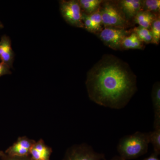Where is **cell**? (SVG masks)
I'll list each match as a JSON object with an SVG mask.
<instances>
[{
	"mask_svg": "<svg viewBox=\"0 0 160 160\" xmlns=\"http://www.w3.org/2000/svg\"><path fill=\"white\" fill-rule=\"evenodd\" d=\"M86 85L90 100L112 109L125 108L138 91L129 64L112 54L104 55L89 69Z\"/></svg>",
	"mask_w": 160,
	"mask_h": 160,
	"instance_id": "obj_1",
	"label": "cell"
},
{
	"mask_svg": "<svg viewBox=\"0 0 160 160\" xmlns=\"http://www.w3.org/2000/svg\"><path fill=\"white\" fill-rule=\"evenodd\" d=\"M149 143V132L137 131L121 138L117 148L123 160L134 159L147 153Z\"/></svg>",
	"mask_w": 160,
	"mask_h": 160,
	"instance_id": "obj_2",
	"label": "cell"
},
{
	"mask_svg": "<svg viewBox=\"0 0 160 160\" xmlns=\"http://www.w3.org/2000/svg\"><path fill=\"white\" fill-rule=\"evenodd\" d=\"M103 28L126 29L132 26L127 19L118 1H103L99 8Z\"/></svg>",
	"mask_w": 160,
	"mask_h": 160,
	"instance_id": "obj_3",
	"label": "cell"
},
{
	"mask_svg": "<svg viewBox=\"0 0 160 160\" xmlns=\"http://www.w3.org/2000/svg\"><path fill=\"white\" fill-rule=\"evenodd\" d=\"M59 6L61 14L66 22L73 27L84 29L82 12L78 0L60 1Z\"/></svg>",
	"mask_w": 160,
	"mask_h": 160,
	"instance_id": "obj_4",
	"label": "cell"
},
{
	"mask_svg": "<svg viewBox=\"0 0 160 160\" xmlns=\"http://www.w3.org/2000/svg\"><path fill=\"white\" fill-rule=\"evenodd\" d=\"M62 160H106L104 153L96 152L92 146L84 143L68 148Z\"/></svg>",
	"mask_w": 160,
	"mask_h": 160,
	"instance_id": "obj_5",
	"label": "cell"
},
{
	"mask_svg": "<svg viewBox=\"0 0 160 160\" xmlns=\"http://www.w3.org/2000/svg\"><path fill=\"white\" fill-rule=\"evenodd\" d=\"M132 32V29L105 27L98 33V36L106 46L115 50L122 51L123 40Z\"/></svg>",
	"mask_w": 160,
	"mask_h": 160,
	"instance_id": "obj_6",
	"label": "cell"
},
{
	"mask_svg": "<svg viewBox=\"0 0 160 160\" xmlns=\"http://www.w3.org/2000/svg\"><path fill=\"white\" fill-rule=\"evenodd\" d=\"M35 142L26 137H19L6 150V153L10 156H28L30 155V149Z\"/></svg>",
	"mask_w": 160,
	"mask_h": 160,
	"instance_id": "obj_7",
	"label": "cell"
},
{
	"mask_svg": "<svg viewBox=\"0 0 160 160\" xmlns=\"http://www.w3.org/2000/svg\"><path fill=\"white\" fill-rule=\"evenodd\" d=\"M118 2L126 18L133 25L135 17L138 12L142 11V1L121 0Z\"/></svg>",
	"mask_w": 160,
	"mask_h": 160,
	"instance_id": "obj_8",
	"label": "cell"
},
{
	"mask_svg": "<svg viewBox=\"0 0 160 160\" xmlns=\"http://www.w3.org/2000/svg\"><path fill=\"white\" fill-rule=\"evenodd\" d=\"M15 53L12 48L11 41L6 35L2 36L0 41V60L10 68H12Z\"/></svg>",
	"mask_w": 160,
	"mask_h": 160,
	"instance_id": "obj_9",
	"label": "cell"
},
{
	"mask_svg": "<svg viewBox=\"0 0 160 160\" xmlns=\"http://www.w3.org/2000/svg\"><path fill=\"white\" fill-rule=\"evenodd\" d=\"M52 149L47 146L43 140L35 142L30 150V156L32 160H50Z\"/></svg>",
	"mask_w": 160,
	"mask_h": 160,
	"instance_id": "obj_10",
	"label": "cell"
},
{
	"mask_svg": "<svg viewBox=\"0 0 160 160\" xmlns=\"http://www.w3.org/2000/svg\"><path fill=\"white\" fill-rule=\"evenodd\" d=\"M152 101L154 113L153 128H160V83L153 84L151 92Z\"/></svg>",
	"mask_w": 160,
	"mask_h": 160,
	"instance_id": "obj_11",
	"label": "cell"
},
{
	"mask_svg": "<svg viewBox=\"0 0 160 160\" xmlns=\"http://www.w3.org/2000/svg\"><path fill=\"white\" fill-rule=\"evenodd\" d=\"M144 45V43L139 39L136 34L132 31L129 35L126 36L123 40L122 43V50L144 49H145Z\"/></svg>",
	"mask_w": 160,
	"mask_h": 160,
	"instance_id": "obj_12",
	"label": "cell"
},
{
	"mask_svg": "<svg viewBox=\"0 0 160 160\" xmlns=\"http://www.w3.org/2000/svg\"><path fill=\"white\" fill-rule=\"evenodd\" d=\"M158 14L159 13L154 14L148 12L141 11L135 17L133 22L141 27L150 29L152 22Z\"/></svg>",
	"mask_w": 160,
	"mask_h": 160,
	"instance_id": "obj_13",
	"label": "cell"
},
{
	"mask_svg": "<svg viewBox=\"0 0 160 160\" xmlns=\"http://www.w3.org/2000/svg\"><path fill=\"white\" fill-rule=\"evenodd\" d=\"M82 12L90 15L99 9L103 0H78Z\"/></svg>",
	"mask_w": 160,
	"mask_h": 160,
	"instance_id": "obj_14",
	"label": "cell"
},
{
	"mask_svg": "<svg viewBox=\"0 0 160 160\" xmlns=\"http://www.w3.org/2000/svg\"><path fill=\"white\" fill-rule=\"evenodd\" d=\"M132 31L136 34L139 39L144 44H148L152 43V34L150 29L139 26L132 29Z\"/></svg>",
	"mask_w": 160,
	"mask_h": 160,
	"instance_id": "obj_15",
	"label": "cell"
},
{
	"mask_svg": "<svg viewBox=\"0 0 160 160\" xmlns=\"http://www.w3.org/2000/svg\"><path fill=\"white\" fill-rule=\"evenodd\" d=\"M150 30L152 34V44L159 45L160 41V13L156 16L152 24Z\"/></svg>",
	"mask_w": 160,
	"mask_h": 160,
	"instance_id": "obj_16",
	"label": "cell"
},
{
	"mask_svg": "<svg viewBox=\"0 0 160 160\" xmlns=\"http://www.w3.org/2000/svg\"><path fill=\"white\" fill-rule=\"evenodd\" d=\"M160 0H145L142 1V11L148 12L151 13H160Z\"/></svg>",
	"mask_w": 160,
	"mask_h": 160,
	"instance_id": "obj_17",
	"label": "cell"
},
{
	"mask_svg": "<svg viewBox=\"0 0 160 160\" xmlns=\"http://www.w3.org/2000/svg\"><path fill=\"white\" fill-rule=\"evenodd\" d=\"M149 142L153 147L154 152L160 154V128L154 129L153 131L149 132Z\"/></svg>",
	"mask_w": 160,
	"mask_h": 160,
	"instance_id": "obj_18",
	"label": "cell"
},
{
	"mask_svg": "<svg viewBox=\"0 0 160 160\" xmlns=\"http://www.w3.org/2000/svg\"><path fill=\"white\" fill-rule=\"evenodd\" d=\"M89 15L94 26L96 34H98L103 28L102 21L99 9Z\"/></svg>",
	"mask_w": 160,
	"mask_h": 160,
	"instance_id": "obj_19",
	"label": "cell"
},
{
	"mask_svg": "<svg viewBox=\"0 0 160 160\" xmlns=\"http://www.w3.org/2000/svg\"><path fill=\"white\" fill-rule=\"evenodd\" d=\"M82 22L84 25V29L91 33L96 34L94 26L92 22L89 15L82 12Z\"/></svg>",
	"mask_w": 160,
	"mask_h": 160,
	"instance_id": "obj_20",
	"label": "cell"
},
{
	"mask_svg": "<svg viewBox=\"0 0 160 160\" xmlns=\"http://www.w3.org/2000/svg\"><path fill=\"white\" fill-rule=\"evenodd\" d=\"M11 68L5 63L0 62V77L6 74H11L12 72L10 71Z\"/></svg>",
	"mask_w": 160,
	"mask_h": 160,
	"instance_id": "obj_21",
	"label": "cell"
},
{
	"mask_svg": "<svg viewBox=\"0 0 160 160\" xmlns=\"http://www.w3.org/2000/svg\"><path fill=\"white\" fill-rule=\"evenodd\" d=\"M4 160H32L30 155L26 157L10 156L8 155H5L3 156Z\"/></svg>",
	"mask_w": 160,
	"mask_h": 160,
	"instance_id": "obj_22",
	"label": "cell"
},
{
	"mask_svg": "<svg viewBox=\"0 0 160 160\" xmlns=\"http://www.w3.org/2000/svg\"><path fill=\"white\" fill-rule=\"evenodd\" d=\"M158 155H159L153 152L149 157L146 158L142 160H160L159 158H158Z\"/></svg>",
	"mask_w": 160,
	"mask_h": 160,
	"instance_id": "obj_23",
	"label": "cell"
},
{
	"mask_svg": "<svg viewBox=\"0 0 160 160\" xmlns=\"http://www.w3.org/2000/svg\"><path fill=\"white\" fill-rule=\"evenodd\" d=\"M109 160H123L122 158L119 156V155H116L114 156L113 158H112L111 159Z\"/></svg>",
	"mask_w": 160,
	"mask_h": 160,
	"instance_id": "obj_24",
	"label": "cell"
},
{
	"mask_svg": "<svg viewBox=\"0 0 160 160\" xmlns=\"http://www.w3.org/2000/svg\"><path fill=\"white\" fill-rule=\"evenodd\" d=\"M5 155V154H4L3 152H0V157H3Z\"/></svg>",
	"mask_w": 160,
	"mask_h": 160,
	"instance_id": "obj_25",
	"label": "cell"
},
{
	"mask_svg": "<svg viewBox=\"0 0 160 160\" xmlns=\"http://www.w3.org/2000/svg\"><path fill=\"white\" fill-rule=\"evenodd\" d=\"M3 27H4V26H3V24L0 22V29H2V28H3Z\"/></svg>",
	"mask_w": 160,
	"mask_h": 160,
	"instance_id": "obj_26",
	"label": "cell"
}]
</instances>
